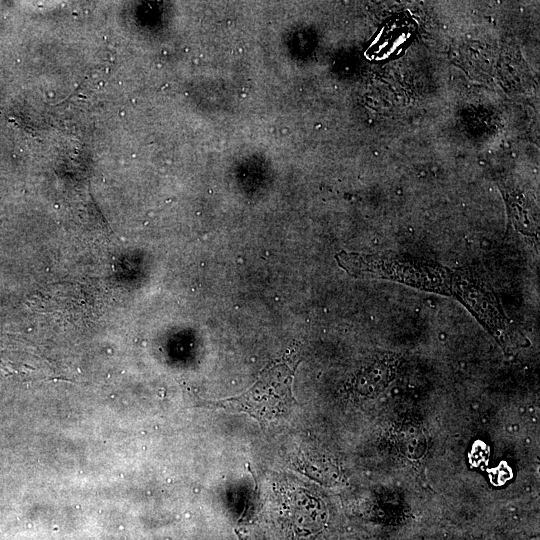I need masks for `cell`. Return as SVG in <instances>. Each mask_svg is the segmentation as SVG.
<instances>
[{"label":"cell","instance_id":"obj_2","mask_svg":"<svg viewBox=\"0 0 540 540\" xmlns=\"http://www.w3.org/2000/svg\"><path fill=\"white\" fill-rule=\"evenodd\" d=\"M291 377L292 372L288 368L272 367L244 394L212 402V406L246 412L265 425L291 409L294 403Z\"/></svg>","mask_w":540,"mask_h":540},{"label":"cell","instance_id":"obj_3","mask_svg":"<svg viewBox=\"0 0 540 540\" xmlns=\"http://www.w3.org/2000/svg\"><path fill=\"white\" fill-rule=\"evenodd\" d=\"M451 296L460 301L500 342L511 339V325L493 291L470 271L456 270Z\"/></svg>","mask_w":540,"mask_h":540},{"label":"cell","instance_id":"obj_1","mask_svg":"<svg viewBox=\"0 0 540 540\" xmlns=\"http://www.w3.org/2000/svg\"><path fill=\"white\" fill-rule=\"evenodd\" d=\"M338 264L353 276L399 282L423 291L451 295L454 271L440 264L393 254L339 252Z\"/></svg>","mask_w":540,"mask_h":540}]
</instances>
